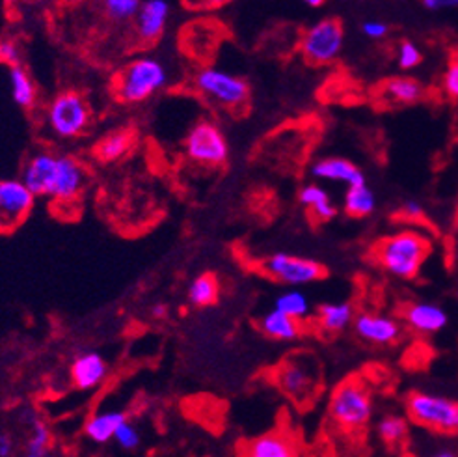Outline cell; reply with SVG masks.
Here are the masks:
<instances>
[{"label": "cell", "mask_w": 458, "mask_h": 457, "mask_svg": "<svg viewBox=\"0 0 458 457\" xmlns=\"http://www.w3.org/2000/svg\"><path fill=\"white\" fill-rule=\"evenodd\" d=\"M432 250L427 236L416 230H403L380 239L373 250V262L401 280L416 279Z\"/></svg>", "instance_id": "obj_1"}, {"label": "cell", "mask_w": 458, "mask_h": 457, "mask_svg": "<svg viewBox=\"0 0 458 457\" xmlns=\"http://www.w3.org/2000/svg\"><path fill=\"white\" fill-rule=\"evenodd\" d=\"M280 392L296 405H310L323 388V364L310 351L287 355L274 374Z\"/></svg>", "instance_id": "obj_2"}, {"label": "cell", "mask_w": 458, "mask_h": 457, "mask_svg": "<svg viewBox=\"0 0 458 457\" xmlns=\"http://www.w3.org/2000/svg\"><path fill=\"white\" fill-rule=\"evenodd\" d=\"M168 84L166 65L155 56H139L125 64L114 77L112 90L118 101L144 103Z\"/></svg>", "instance_id": "obj_3"}, {"label": "cell", "mask_w": 458, "mask_h": 457, "mask_svg": "<svg viewBox=\"0 0 458 457\" xmlns=\"http://www.w3.org/2000/svg\"><path fill=\"white\" fill-rule=\"evenodd\" d=\"M373 410L369 388L352 377L335 386L328 403L330 420L343 433H360L368 427L373 418Z\"/></svg>", "instance_id": "obj_4"}, {"label": "cell", "mask_w": 458, "mask_h": 457, "mask_svg": "<svg viewBox=\"0 0 458 457\" xmlns=\"http://www.w3.org/2000/svg\"><path fill=\"white\" fill-rule=\"evenodd\" d=\"M408 418L434 433L442 435H458V401L430 394L411 392L406 398Z\"/></svg>", "instance_id": "obj_5"}, {"label": "cell", "mask_w": 458, "mask_h": 457, "mask_svg": "<svg viewBox=\"0 0 458 457\" xmlns=\"http://www.w3.org/2000/svg\"><path fill=\"white\" fill-rule=\"evenodd\" d=\"M91 118V108L82 94L65 90L55 96L47 107V125L58 139L70 141L81 136Z\"/></svg>", "instance_id": "obj_6"}, {"label": "cell", "mask_w": 458, "mask_h": 457, "mask_svg": "<svg viewBox=\"0 0 458 457\" xmlns=\"http://www.w3.org/2000/svg\"><path fill=\"white\" fill-rule=\"evenodd\" d=\"M194 86L205 99L225 108L244 107L250 99V84L220 67H201L194 77Z\"/></svg>", "instance_id": "obj_7"}, {"label": "cell", "mask_w": 458, "mask_h": 457, "mask_svg": "<svg viewBox=\"0 0 458 457\" xmlns=\"http://www.w3.org/2000/svg\"><path fill=\"white\" fill-rule=\"evenodd\" d=\"M185 155L199 167H222L229 157V142L215 122L199 120L185 136Z\"/></svg>", "instance_id": "obj_8"}, {"label": "cell", "mask_w": 458, "mask_h": 457, "mask_svg": "<svg viewBox=\"0 0 458 457\" xmlns=\"http://www.w3.org/2000/svg\"><path fill=\"white\" fill-rule=\"evenodd\" d=\"M261 271L265 277L287 284V286H306L323 280L327 277L325 265L304 256L276 253L261 262Z\"/></svg>", "instance_id": "obj_9"}, {"label": "cell", "mask_w": 458, "mask_h": 457, "mask_svg": "<svg viewBox=\"0 0 458 457\" xmlns=\"http://www.w3.org/2000/svg\"><path fill=\"white\" fill-rule=\"evenodd\" d=\"M345 43V30L337 19H323L311 25L301 41L304 58L313 65L334 62Z\"/></svg>", "instance_id": "obj_10"}, {"label": "cell", "mask_w": 458, "mask_h": 457, "mask_svg": "<svg viewBox=\"0 0 458 457\" xmlns=\"http://www.w3.org/2000/svg\"><path fill=\"white\" fill-rule=\"evenodd\" d=\"M36 198L21 177L0 179V234L13 232L25 222L34 210Z\"/></svg>", "instance_id": "obj_11"}, {"label": "cell", "mask_w": 458, "mask_h": 457, "mask_svg": "<svg viewBox=\"0 0 458 457\" xmlns=\"http://www.w3.org/2000/svg\"><path fill=\"white\" fill-rule=\"evenodd\" d=\"M86 168L79 159L72 155H58V167L55 181L49 191V198L56 202H73L81 196L86 185Z\"/></svg>", "instance_id": "obj_12"}, {"label": "cell", "mask_w": 458, "mask_h": 457, "mask_svg": "<svg viewBox=\"0 0 458 457\" xmlns=\"http://www.w3.org/2000/svg\"><path fill=\"white\" fill-rule=\"evenodd\" d=\"M354 332L373 346H392L401 338L397 319L377 312H361L354 315Z\"/></svg>", "instance_id": "obj_13"}, {"label": "cell", "mask_w": 458, "mask_h": 457, "mask_svg": "<svg viewBox=\"0 0 458 457\" xmlns=\"http://www.w3.org/2000/svg\"><path fill=\"white\" fill-rule=\"evenodd\" d=\"M172 6L168 0H142L140 10L134 17L136 38L142 43H155L163 38L168 21H170Z\"/></svg>", "instance_id": "obj_14"}, {"label": "cell", "mask_w": 458, "mask_h": 457, "mask_svg": "<svg viewBox=\"0 0 458 457\" xmlns=\"http://www.w3.org/2000/svg\"><path fill=\"white\" fill-rule=\"evenodd\" d=\"M58 167V155L51 151H39L29 159L22 168L21 179L36 196H47Z\"/></svg>", "instance_id": "obj_15"}, {"label": "cell", "mask_w": 458, "mask_h": 457, "mask_svg": "<svg viewBox=\"0 0 458 457\" xmlns=\"http://www.w3.org/2000/svg\"><path fill=\"white\" fill-rule=\"evenodd\" d=\"M403 319L411 331L425 336L440 332L449 322L447 312L442 306L427 301L406 305L403 310Z\"/></svg>", "instance_id": "obj_16"}, {"label": "cell", "mask_w": 458, "mask_h": 457, "mask_svg": "<svg viewBox=\"0 0 458 457\" xmlns=\"http://www.w3.org/2000/svg\"><path fill=\"white\" fill-rule=\"evenodd\" d=\"M311 176L317 181H334V183H343V185L352 187L360 185V183H365V174L358 165L345 157H325L318 159L317 163L311 167Z\"/></svg>", "instance_id": "obj_17"}, {"label": "cell", "mask_w": 458, "mask_h": 457, "mask_svg": "<svg viewBox=\"0 0 458 457\" xmlns=\"http://www.w3.org/2000/svg\"><path fill=\"white\" fill-rule=\"evenodd\" d=\"M108 377L106 360L94 351L81 353L72 364V381L79 391H94Z\"/></svg>", "instance_id": "obj_18"}, {"label": "cell", "mask_w": 458, "mask_h": 457, "mask_svg": "<svg viewBox=\"0 0 458 457\" xmlns=\"http://www.w3.org/2000/svg\"><path fill=\"white\" fill-rule=\"evenodd\" d=\"M242 455L248 457H293L299 455L294 441L285 433H265V435L246 443L242 448Z\"/></svg>", "instance_id": "obj_19"}, {"label": "cell", "mask_w": 458, "mask_h": 457, "mask_svg": "<svg viewBox=\"0 0 458 457\" xmlns=\"http://www.w3.org/2000/svg\"><path fill=\"white\" fill-rule=\"evenodd\" d=\"M302 322L294 319L291 315H287L285 312L274 308L270 312H267L261 322H259V329L265 336L278 340V341H294L296 338H301L302 334Z\"/></svg>", "instance_id": "obj_20"}, {"label": "cell", "mask_w": 458, "mask_h": 457, "mask_svg": "<svg viewBox=\"0 0 458 457\" xmlns=\"http://www.w3.org/2000/svg\"><path fill=\"white\" fill-rule=\"evenodd\" d=\"M127 420L125 413L122 410H101V413H96L94 417H89L84 433L88 441L94 444H106L114 441V435H116L118 427Z\"/></svg>", "instance_id": "obj_21"}, {"label": "cell", "mask_w": 458, "mask_h": 457, "mask_svg": "<svg viewBox=\"0 0 458 457\" xmlns=\"http://www.w3.org/2000/svg\"><path fill=\"white\" fill-rule=\"evenodd\" d=\"M299 200L317 222H328L337 215V208L332 202L328 191L325 187H320L318 183L304 185L299 193Z\"/></svg>", "instance_id": "obj_22"}, {"label": "cell", "mask_w": 458, "mask_h": 457, "mask_svg": "<svg viewBox=\"0 0 458 457\" xmlns=\"http://www.w3.org/2000/svg\"><path fill=\"white\" fill-rule=\"evenodd\" d=\"M425 88L414 77H394L384 82L382 99L394 105H411L423 99Z\"/></svg>", "instance_id": "obj_23"}, {"label": "cell", "mask_w": 458, "mask_h": 457, "mask_svg": "<svg viewBox=\"0 0 458 457\" xmlns=\"http://www.w3.org/2000/svg\"><path fill=\"white\" fill-rule=\"evenodd\" d=\"M354 315L351 303H327L317 308V323L325 332L335 334L349 329L354 322Z\"/></svg>", "instance_id": "obj_24"}, {"label": "cell", "mask_w": 458, "mask_h": 457, "mask_svg": "<svg viewBox=\"0 0 458 457\" xmlns=\"http://www.w3.org/2000/svg\"><path fill=\"white\" fill-rule=\"evenodd\" d=\"M8 79H10V91H12L13 103L21 108H32L38 99V88L30 73L19 64L10 67Z\"/></svg>", "instance_id": "obj_25"}, {"label": "cell", "mask_w": 458, "mask_h": 457, "mask_svg": "<svg viewBox=\"0 0 458 457\" xmlns=\"http://www.w3.org/2000/svg\"><path fill=\"white\" fill-rule=\"evenodd\" d=\"M343 210L352 219H365L373 215L377 210V196L368 185V181L347 189L345 200H343Z\"/></svg>", "instance_id": "obj_26"}, {"label": "cell", "mask_w": 458, "mask_h": 457, "mask_svg": "<svg viewBox=\"0 0 458 457\" xmlns=\"http://www.w3.org/2000/svg\"><path fill=\"white\" fill-rule=\"evenodd\" d=\"M134 144V134L131 131H112L96 146V157L101 163H116L123 159Z\"/></svg>", "instance_id": "obj_27"}, {"label": "cell", "mask_w": 458, "mask_h": 457, "mask_svg": "<svg viewBox=\"0 0 458 457\" xmlns=\"http://www.w3.org/2000/svg\"><path fill=\"white\" fill-rule=\"evenodd\" d=\"M220 297V284L213 272H203L189 286V301L198 308L213 306Z\"/></svg>", "instance_id": "obj_28"}, {"label": "cell", "mask_w": 458, "mask_h": 457, "mask_svg": "<svg viewBox=\"0 0 458 457\" xmlns=\"http://www.w3.org/2000/svg\"><path fill=\"white\" fill-rule=\"evenodd\" d=\"M29 426H30V435L25 444V455H29V457L49 455V448H51L49 426L45 424L36 413H30Z\"/></svg>", "instance_id": "obj_29"}, {"label": "cell", "mask_w": 458, "mask_h": 457, "mask_svg": "<svg viewBox=\"0 0 458 457\" xmlns=\"http://www.w3.org/2000/svg\"><path fill=\"white\" fill-rule=\"evenodd\" d=\"M377 431H378V437L386 444L399 446L408 437V422L403 417H397V415H386L378 422Z\"/></svg>", "instance_id": "obj_30"}, {"label": "cell", "mask_w": 458, "mask_h": 457, "mask_svg": "<svg viewBox=\"0 0 458 457\" xmlns=\"http://www.w3.org/2000/svg\"><path fill=\"white\" fill-rule=\"evenodd\" d=\"M276 308L294 319H299V322H304V319L310 315L308 297L302 291H296V289L282 293L276 299Z\"/></svg>", "instance_id": "obj_31"}, {"label": "cell", "mask_w": 458, "mask_h": 457, "mask_svg": "<svg viewBox=\"0 0 458 457\" xmlns=\"http://www.w3.org/2000/svg\"><path fill=\"white\" fill-rule=\"evenodd\" d=\"M105 15L114 22H125L136 17L142 0H101Z\"/></svg>", "instance_id": "obj_32"}, {"label": "cell", "mask_w": 458, "mask_h": 457, "mask_svg": "<svg viewBox=\"0 0 458 457\" xmlns=\"http://www.w3.org/2000/svg\"><path fill=\"white\" fill-rule=\"evenodd\" d=\"M114 443H116L122 450L132 452V450H136V448L140 446L142 435H140L139 427H136L134 424H131L129 420H125V422L118 427L116 435H114Z\"/></svg>", "instance_id": "obj_33"}, {"label": "cell", "mask_w": 458, "mask_h": 457, "mask_svg": "<svg viewBox=\"0 0 458 457\" xmlns=\"http://www.w3.org/2000/svg\"><path fill=\"white\" fill-rule=\"evenodd\" d=\"M397 62L401 70H414L423 62V55L414 41H401L397 49Z\"/></svg>", "instance_id": "obj_34"}, {"label": "cell", "mask_w": 458, "mask_h": 457, "mask_svg": "<svg viewBox=\"0 0 458 457\" xmlns=\"http://www.w3.org/2000/svg\"><path fill=\"white\" fill-rule=\"evenodd\" d=\"M21 47L19 43L13 38H3L0 39V64H4L8 67L19 65L21 64Z\"/></svg>", "instance_id": "obj_35"}, {"label": "cell", "mask_w": 458, "mask_h": 457, "mask_svg": "<svg viewBox=\"0 0 458 457\" xmlns=\"http://www.w3.org/2000/svg\"><path fill=\"white\" fill-rule=\"evenodd\" d=\"M444 90L451 99L458 101V56H454L444 73Z\"/></svg>", "instance_id": "obj_36"}, {"label": "cell", "mask_w": 458, "mask_h": 457, "mask_svg": "<svg viewBox=\"0 0 458 457\" xmlns=\"http://www.w3.org/2000/svg\"><path fill=\"white\" fill-rule=\"evenodd\" d=\"M401 215L406 220H423L425 219V210L418 200H406L403 203V208H401Z\"/></svg>", "instance_id": "obj_37"}, {"label": "cell", "mask_w": 458, "mask_h": 457, "mask_svg": "<svg viewBox=\"0 0 458 457\" xmlns=\"http://www.w3.org/2000/svg\"><path fill=\"white\" fill-rule=\"evenodd\" d=\"M361 30H363L365 36L371 38V39H382L387 34L389 29H387L386 22H382V21H368V22H363Z\"/></svg>", "instance_id": "obj_38"}, {"label": "cell", "mask_w": 458, "mask_h": 457, "mask_svg": "<svg viewBox=\"0 0 458 457\" xmlns=\"http://www.w3.org/2000/svg\"><path fill=\"white\" fill-rule=\"evenodd\" d=\"M227 3L229 0H185V6L191 10H216Z\"/></svg>", "instance_id": "obj_39"}, {"label": "cell", "mask_w": 458, "mask_h": 457, "mask_svg": "<svg viewBox=\"0 0 458 457\" xmlns=\"http://www.w3.org/2000/svg\"><path fill=\"white\" fill-rule=\"evenodd\" d=\"M421 4L432 12L458 8V0H421Z\"/></svg>", "instance_id": "obj_40"}, {"label": "cell", "mask_w": 458, "mask_h": 457, "mask_svg": "<svg viewBox=\"0 0 458 457\" xmlns=\"http://www.w3.org/2000/svg\"><path fill=\"white\" fill-rule=\"evenodd\" d=\"M15 450V444L10 435L6 433H0V457H10Z\"/></svg>", "instance_id": "obj_41"}, {"label": "cell", "mask_w": 458, "mask_h": 457, "mask_svg": "<svg viewBox=\"0 0 458 457\" xmlns=\"http://www.w3.org/2000/svg\"><path fill=\"white\" fill-rule=\"evenodd\" d=\"M434 455H438V457H454V455H458V453H456L454 450H451V448H442V450H438Z\"/></svg>", "instance_id": "obj_42"}, {"label": "cell", "mask_w": 458, "mask_h": 457, "mask_svg": "<svg viewBox=\"0 0 458 457\" xmlns=\"http://www.w3.org/2000/svg\"><path fill=\"white\" fill-rule=\"evenodd\" d=\"M301 3H304L306 6H311V8H318V6H323L327 0H301Z\"/></svg>", "instance_id": "obj_43"}, {"label": "cell", "mask_w": 458, "mask_h": 457, "mask_svg": "<svg viewBox=\"0 0 458 457\" xmlns=\"http://www.w3.org/2000/svg\"><path fill=\"white\" fill-rule=\"evenodd\" d=\"M165 314H166V308H165L163 305H157V306L153 308V315H155V317H163Z\"/></svg>", "instance_id": "obj_44"}]
</instances>
